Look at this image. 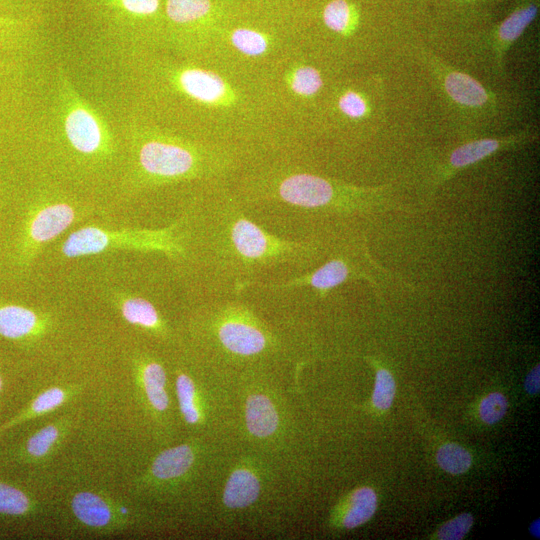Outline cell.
Masks as SVG:
<instances>
[{
  "label": "cell",
  "mask_w": 540,
  "mask_h": 540,
  "mask_svg": "<svg viewBox=\"0 0 540 540\" xmlns=\"http://www.w3.org/2000/svg\"><path fill=\"white\" fill-rule=\"evenodd\" d=\"M114 53L125 107L249 163L290 148L265 76L210 53Z\"/></svg>",
  "instance_id": "6da1fadb"
},
{
  "label": "cell",
  "mask_w": 540,
  "mask_h": 540,
  "mask_svg": "<svg viewBox=\"0 0 540 540\" xmlns=\"http://www.w3.org/2000/svg\"><path fill=\"white\" fill-rule=\"evenodd\" d=\"M26 134L43 158L73 176L115 171L121 178L125 144L121 108L84 92L59 61L48 62Z\"/></svg>",
  "instance_id": "7a4b0ae2"
},
{
  "label": "cell",
  "mask_w": 540,
  "mask_h": 540,
  "mask_svg": "<svg viewBox=\"0 0 540 540\" xmlns=\"http://www.w3.org/2000/svg\"><path fill=\"white\" fill-rule=\"evenodd\" d=\"M202 231L197 238L212 275V292L230 285L235 292L263 273L303 267L314 246L280 238L248 218L242 204L225 186L209 192Z\"/></svg>",
  "instance_id": "3957f363"
},
{
  "label": "cell",
  "mask_w": 540,
  "mask_h": 540,
  "mask_svg": "<svg viewBox=\"0 0 540 540\" xmlns=\"http://www.w3.org/2000/svg\"><path fill=\"white\" fill-rule=\"evenodd\" d=\"M125 159L121 175L133 188L202 181L225 186L248 161L239 153L160 125L123 106Z\"/></svg>",
  "instance_id": "277c9868"
},
{
  "label": "cell",
  "mask_w": 540,
  "mask_h": 540,
  "mask_svg": "<svg viewBox=\"0 0 540 540\" xmlns=\"http://www.w3.org/2000/svg\"><path fill=\"white\" fill-rule=\"evenodd\" d=\"M313 46L304 41L265 76L281 123L291 142L308 128L326 87L322 68L316 63Z\"/></svg>",
  "instance_id": "5b68a950"
},
{
  "label": "cell",
  "mask_w": 540,
  "mask_h": 540,
  "mask_svg": "<svg viewBox=\"0 0 540 540\" xmlns=\"http://www.w3.org/2000/svg\"><path fill=\"white\" fill-rule=\"evenodd\" d=\"M200 332L217 356L239 364H254L280 350L278 337L246 304H212L202 315Z\"/></svg>",
  "instance_id": "8992f818"
},
{
  "label": "cell",
  "mask_w": 540,
  "mask_h": 540,
  "mask_svg": "<svg viewBox=\"0 0 540 540\" xmlns=\"http://www.w3.org/2000/svg\"><path fill=\"white\" fill-rule=\"evenodd\" d=\"M219 376H207L185 362L173 367V394L182 424L193 436L207 438L225 427L232 403Z\"/></svg>",
  "instance_id": "52a82bcc"
},
{
  "label": "cell",
  "mask_w": 540,
  "mask_h": 540,
  "mask_svg": "<svg viewBox=\"0 0 540 540\" xmlns=\"http://www.w3.org/2000/svg\"><path fill=\"white\" fill-rule=\"evenodd\" d=\"M113 52L162 47L163 0H87Z\"/></svg>",
  "instance_id": "ba28073f"
},
{
  "label": "cell",
  "mask_w": 540,
  "mask_h": 540,
  "mask_svg": "<svg viewBox=\"0 0 540 540\" xmlns=\"http://www.w3.org/2000/svg\"><path fill=\"white\" fill-rule=\"evenodd\" d=\"M119 248L161 252L173 258L185 257L184 235L180 234L177 224L162 229L124 231L85 226L68 236L62 252L67 257L77 258Z\"/></svg>",
  "instance_id": "9c48e42d"
},
{
  "label": "cell",
  "mask_w": 540,
  "mask_h": 540,
  "mask_svg": "<svg viewBox=\"0 0 540 540\" xmlns=\"http://www.w3.org/2000/svg\"><path fill=\"white\" fill-rule=\"evenodd\" d=\"M163 14L162 48L184 56L201 53L219 21L212 0H163Z\"/></svg>",
  "instance_id": "30bf717a"
},
{
  "label": "cell",
  "mask_w": 540,
  "mask_h": 540,
  "mask_svg": "<svg viewBox=\"0 0 540 540\" xmlns=\"http://www.w3.org/2000/svg\"><path fill=\"white\" fill-rule=\"evenodd\" d=\"M135 379L146 413L159 428L168 429L174 414L169 374L153 355H142L135 363Z\"/></svg>",
  "instance_id": "8fae6325"
},
{
  "label": "cell",
  "mask_w": 540,
  "mask_h": 540,
  "mask_svg": "<svg viewBox=\"0 0 540 540\" xmlns=\"http://www.w3.org/2000/svg\"><path fill=\"white\" fill-rule=\"evenodd\" d=\"M204 437L192 436V440L161 451L151 462L142 481L150 488H171L180 485L198 469L201 461Z\"/></svg>",
  "instance_id": "7c38bea8"
},
{
  "label": "cell",
  "mask_w": 540,
  "mask_h": 540,
  "mask_svg": "<svg viewBox=\"0 0 540 540\" xmlns=\"http://www.w3.org/2000/svg\"><path fill=\"white\" fill-rule=\"evenodd\" d=\"M242 406L244 427L251 440L267 445L282 437L285 419L274 395L258 387L249 389Z\"/></svg>",
  "instance_id": "4fadbf2b"
},
{
  "label": "cell",
  "mask_w": 540,
  "mask_h": 540,
  "mask_svg": "<svg viewBox=\"0 0 540 540\" xmlns=\"http://www.w3.org/2000/svg\"><path fill=\"white\" fill-rule=\"evenodd\" d=\"M265 476L257 461L241 458L228 474L222 491V505L227 512H243L261 497Z\"/></svg>",
  "instance_id": "5bb4252c"
},
{
  "label": "cell",
  "mask_w": 540,
  "mask_h": 540,
  "mask_svg": "<svg viewBox=\"0 0 540 540\" xmlns=\"http://www.w3.org/2000/svg\"><path fill=\"white\" fill-rule=\"evenodd\" d=\"M71 511L85 528L108 532L123 526L129 518L128 510L108 496L93 491L76 493L71 500Z\"/></svg>",
  "instance_id": "9a60e30c"
},
{
  "label": "cell",
  "mask_w": 540,
  "mask_h": 540,
  "mask_svg": "<svg viewBox=\"0 0 540 540\" xmlns=\"http://www.w3.org/2000/svg\"><path fill=\"white\" fill-rule=\"evenodd\" d=\"M76 210L64 201H53L40 207L28 226V244L42 246L64 232L74 221Z\"/></svg>",
  "instance_id": "2e32d148"
},
{
  "label": "cell",
  "mask_w": 540,
  "mask_h": 540,
  "mask_svg": "<svg viewBox=\"0 0 540 540\" xmlns=\"http://www.w3.org/2000/svg\"><path fill=\"white\" fill-rule=\"evenodd\" d=\"M442 83L443 90L457 105L465 108H482L490 102L488 90L472 76L449 68L436 60H430Z\"/></svg>",
  "instance_id": "e0dca14e"
},
{
  "label": "cell",
  "mask_w": 540,
  "mask_h": 540,
  "mask_svg": "<svg viewBox=\"0 0 540 540\" xmlns=\"http://www.w3.org/2000/svg\"><path fill=\"white\" fill-rule=\"evenodd\" d=\"M535 133L523 131L515 135L499 138H482L473 140L455 148L448 159L445 173H452L475 164L497 151L535 139Z\"/></svg>",
  "instance_id": "ac0fdd59"
},
{
  "label": "cell",
  "mask_w": 540,
  "mask_h": 540,
  "mask_svg": "<svg viewBox=\"0 0 540 540\" xmlns=\"http://www.w3.org/2000/svg\"><path fill=\"white\" fill-rule=\"evenodd\" d=\"M47 327L44 316L28 307L16 304L0 306V336L23 341L42 334Z\"/></svg>",
  "instance_id": "d6986e66"
},
{
  "label": "cell",
  "mask_w": 540,
  "mask_h": 540,
  "mask_svg": "<svg viewBox=\"0 0 540 540\" xmlns=\"http://www.w3.org/2000/svg\"><path fill=\"white\" fill-rule=\"evenodd\" d=\"M537 13L538 5L536 3L525 2L519 5L498 25L492 37V49L500 70L503 69L505 54L534 21Z\"/></svg>",
  "instance_id": "ffe728a7"
},
{
  "label": "cell",
  "mask_w": 540,
  "mask_h": 540,
  "mask_svg": "<svg viewBox=\"0 0 540 540\" xmlns=\"http://www.w3.org/2000/svg\"><path fill=\"white\" fill-rule=\"evenodd\" d=\"M122 318L132 326L165 339L169 336V326L159 309L141 296H124L118 302Z\"/></svg>",
  "instance_id": "44dd1931"
},
{
  "label": "cell",
  "mask_w": 540,
  "mask_h": 540,
  "mask_svg": "<svg viewBox=\"0 0 540 540\" xmlns=\"http://www.w3.org/2000/svg\"><path fill=\"white\" fill-rule=\"evenodd\" d=\"M68 418L55 420L31 434L17 450L18 458L25 462L43 461L60 445L70 427Z\"/></svg>",
  "instance_id": "7402d4cb"
},
{
  "label": "cell",
  "mask_w": 540,
  "mask_h": 540,
  "mask_svg": "<svg viewBox=\"0 0 540 540\" xmlns=\"http://www.w3.org/2000/svg\"><path fill=\"white\" fill-rule=\"evenodd\" d=\"M77 393L76 387L53 386L40 392L28 406L0 425V437L8 430L31 419L46 415L72 399Z\"/></svg>",
  "instance_id": "603a6c76"
},
{
  "label": "cell",
  "mask_w": 540,
  "mask_h": 540,
  "mask_svg": "<svg viewBox=\"0 0 540 540\" xmlns=\"http://www.w3.org/2000/svg\"><path fill=\"white\" fill-rule=\"evenodd\" d=\"M321 20L325 28L334 35L351 36L357 28V12L348 0H330L321 12Z\"/></svg>",
  "instance_id": "cb8c5ba5"
},
{
  "label": "cell",
  "mask_w": 540,
  "mask_h": 540,
  "mask_svg": "<svg viewBox=\"0 0 540 540\" xmlns=\"http://www.w3.org/2000/svg\"><path fill=\"white\" fill-rule=\"evenodd\" d=\"M341 517V525L346 529L356 528L367 522L377 508V495L370 487L354 490L347 500Z\"/></svg>",
  "instance_id": "d4e9b609"
},
{
  "label": "cell",
  "mask_w": 540,
  "mask_h": 540,
  "mask_svg": "<svg viewBox=\"0 0 540 540\" xmlns=\"http://www.w3.org/2000/svg\"><path fill=\"white\" fill-rule=\"evenodd\" d=\"M36 512V501L26 491L0 479V516L21 518Z\"/></svg>",
  "instance_id": "484cf974"
},
{
  "label": "cell",
  "mask_w": 540,
  "mask_h": 540,
  "mask_svg": "<svg viewBox=\"0 0 540 540\" xmlns=\"http://www.w3.org/2000/svg\"><path fill=\"white\" fill-rule=\"evenodd\" d=\"M334 110L351 122H358L367 117L369 104L365 95L354 88L340 90L334 99Z\"/></svg>",
  "instance_id": "4316f807"
},
{
  "label": "cell",
  "mask_w": 540,
  "mask_h": 540,
  "mask_svg": "<svg viewBox=\"0 0 540 540\" xmlns=\"http://www.w3.org/2000/svg\"><path fill=\"white\" fill-rule=\"evenodd\" d=\"M436 460L439 466L450 474H462L472 463L470 453L455 443L442 445L437 451Z\"/></svg>",
  "instance_id": "83f0119b"
},
{
  "label": "cell",
  "mask_w": 540,
  "mask_h": 540,
  "mask_svg": "<svg viewBox=\"0 0 540 540\" xmlns=\"http://www.w3.org/2000/svg\"><path fill=\"white\" fill-rule=\"evenodd\" d=\"M395 395V380L386 369H379L375 377L372 394L373 405L380 410H387L392 405Z\"/></svg>",
  "instance_id": "f1b7e54d"
},
{
  "label": "cell",
  "mask_w": 540,
  "mask_h": 540,
  "mask_svg": "<svg viewBox=\"0 0 540 540\" xmlns=\"http://www.w3.org/2000/svg\"><path fill=\"white\" fill-rule=\"evenodd\" d=\"M507 406V399L503 394L499 392L491 393L480 403V417L485 423L494 424L504 417Z\"/></svg>",
  "instance_id": "f546056e"
},
{
  "label": "cell",
  "mask_w": 540,
  "mask_h": 540,
  "mask_svg": "<svg viewBox=\"0 0 540 540\" xmlns=\"http://www.w3.org/2000/svg\"><path fill=\"white\" fill-rule=\"evenodd\" d=\"M473 521L470 513H462L441 526L437 536L442 540H460L469 532Z\"/></svg>",
  "instance_id": "4dcf8cb0"
},
{
  "label": "cell",
  "mask_w": 540,
  "mask_h": 540,
  "mask_svg": "<svg viewBox=\"0 0 540 540\" xmlns=\"http://www.w3.org/2000/svg\"><path fill=\"white\" fill-rule=\"evenodd\" d=\"M524 387L527 393L537 394L540 389V369L539 365L534 367L527 375Z\"/></svg>",
  "instance_id": "1f68e13d"
},
{
  "label": "cell",
  "mask_w": 540,
  "mask_h": 540,
  "mask_svg": "<svg viewBox=\"0 0 540 540\" xmlns=\"http://www.w3.org/2000/svg\"><path fill=\"white\" fill-rule=\"evenodd\" d=\"M539 524H540V521L539 519L535 520L531 525H530V532L535 536V537H539Z\"/></svg>",
  "instance_id": "d6a6232c"
},
{
  "label": "cell",
  "mask_w": 540,
  "mask_h": 540,
  "mask_svg": "<svg viewBox=\"0 0 540 540\" xmlns=\"http://www.w3.org/2000/svg\"><path fill=\"white\" fill-rule=\"evenodd\" d=\"M6 382H5V376L0 370V396L2 395L4 388H5Z\"/></svg>",
  "instance_id": "836d02e7"
}]
</instances>
